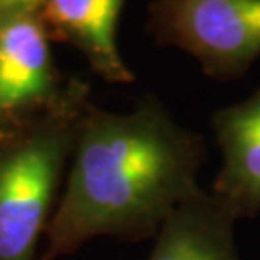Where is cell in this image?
<instances>
[{
  "label": "cell",
  "instance_id": "1",
  "mask_svg": "<svg viewBox=\"0 0 260 260\" xmlns=\"http://www.w3.org/2000/svg\"><path fill=\"white\" fill-rule=\"evenodd\" d=\"M205 158L203 137L179 125L152 94L131 112L89 103L41 258L70 256L104 235L131 243L154 239L168 216L203 191Z\"/></svg>",
  "mask_w": 260,
  "mask_h": 260
},
{
  "label": "cell",
  "instance_id": "2",
  "mask_svg": "<svg viewBox=\"0 0 260 260\" xmlns=\"http://www.w3.org/2000/svg\"><path fill=\"white\" fill-rule=\"evenodd\" d=\"M74 79L50 108L0 125V260H37L89 104Z\"/></svg>",
  "mask_w": 260,
  "mask_h": 260
},
{
  "label": "cell",
  "instance_id": "3",
  "mask_svg": "<svg viewBox=\"0 0 260 260\" xmlns=\"http://www.w3.org/2000/svg\"><path fill=\"white\" fill-rule=\"evenodd\" d=\"M158 45L185 50L214 79L241 77L260 56V0H152Z\"/></svg>",
  "mask_w": 260,
  "mask_h": 260
},
{
  "label": "cell",
  "instance_id": "4",
  "mask_svg": "<svg viewBox=\"0 0 260 260\" xmlns=\"http://www.w3.org/2000/svg\"><path fill=\"white\" fill-rule=\"evenodd\" d=\"M39 12L0 18V125L50 108L64 94Z\"/></svg>",
  "mask_w": 260,
  "mask_h": 260
},
{
  "label": "cell",
  "instance_id": "5",
  "mask_svg": "<svg viewBox=\"0 0 260 260\" xmlns=\"http://www.w3.org/2000/svg\"><path fill=\"white\" fill-rule=\"evenodd\" d=\"M222 168L212 193L235 220L260 212V87L241 103L212 114Z\"/></svg>",
  "mask_w": 260,
  "mask_h": 260
},
{
  "label": "cell",
  "instance_id": "6",
  "mask_svg": "<svg viewBox=\"0 0 260 260\" xmlns=\"http://www.w3.org/2000/svg\"><path fill=\"white\" fill-rule=\"evenodd\" d=\"M125 0H43L39 16L48 35L74 45L108 83H133L118 48V16Z\"/></svg>",
  "mask_w": 260,
  "mask_h": 260
},
{
  "label": "cell",
  "instance_id": "7",
  "mask_svg": "<svg viewBox=\"0 0 260 260\" xmlns=\"http://www.w3.org/2000/svg\"><path fill=\"white\" fill-rule=\"evenodd\" d=\"M235 218L205 189L168 216L147 260H239Z\"/></svg>",
  "mask_w": 260,
  "mask_h": 260
},
{
  "label": "cell",
  "instance_id": "8",
  "mask_svg": "<svg viewBox=\"0 0 260 260\" xmlns=\"http://www.w3.org/2000/svg\"><path fill=\"white\" fill-rule=\"evenodd\" d=\"M43 0H0V18L18 12H39Z\"/></svg>",
  "mask_w": 260,
  "mask_h": 260
}]
</instances>
